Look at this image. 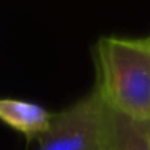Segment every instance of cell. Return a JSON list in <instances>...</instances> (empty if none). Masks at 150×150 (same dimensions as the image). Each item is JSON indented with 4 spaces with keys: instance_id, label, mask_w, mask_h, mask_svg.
<instances>
[{
    "instance_id": "obj_1",
    "label": "cell",
    "mask_w": 150,
    "mask_h": 150,
    "mask_svg": "<svg viewBox=\"0 0 150 150\" xmlns=\"http://www.w3.org/2000/svg\"><path fill=\"white\" fill-rule=\"evenodd\" d=\"M95 69V92L108 108L136 121H150L149 39H98Z\"/></svg>"
},
{
    "instance_id": "obj_2",
    "label": "cell",
    "mask_w": 150,
    "mask_h": 150,
    "mask_svg": "<svg viewBox=\"0 0 150 150\" xmlns=\"http://www.w3.org/2000/svg\"><path fill=\"white\" fill-rule=\"evenodd\" d=\"M103 102L92 91L52 113L47 129L37 136L39 150H103Z\"/></svg>"
},
{
    "instance_id": "obj_3",
    "label": "cell",
    "mask_w": 150,
    "mask_h": 150,
    "mask_svg": "<svg viewBox=\"0 0 150 150\" xmlns=\"http://www.w3.org/2000/svg\"><path fill=\"white\" fill-rule=\"evenodd\" d=\"M103 150H150V121H136L105 105Z\"/></svg>"
},
{
    "instance_id": "obj_4",
    "label": "cell",
    "mask_w": 150,
    "mask_h": 150,
    "mask_svg": "<svg viewBox=\"0 0 150 150\" xmlns=\"http://www.w3.org/2000/svg\"><path fill=\"white\" fill-rule=\"evenodd\" d=\"M52 113L44 107L16 98H0V121L24 136L37 137L49 126Z\"/></svg>"
},
{
    "instance_id": "obj_5",
    "label": "cell",
    "mask_w": 150,
    "mask_h": 150,
    "mask_svg": "<svg viewBox=\"0 0 150 150\" xmlns=\"http://www.w3.org/2000/svg\"><path fill=\"white\" fill-rule=\"evenodd\" d=\"M147 39H149V40H150V36H149V37H147Z\"/></svg>"
}]
</instances>
